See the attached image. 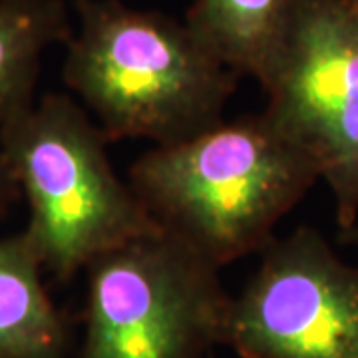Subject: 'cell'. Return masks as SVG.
Instances as JSON below:
<instances>
[{
    "label": "cell",
    "instance_id": "obj_10",
    "mask_svg": "<svg viewBox=\"0 0 358 358\" xmlns=\"http://www.w3.org/2000/svg\"><path fill=\"white\" fill-rule=\"evenodd\" d=\"M14 187H16V181L10 176L8 167L4 164L2 155H0V211L4 209V205L10 203L14 195Z\"/></svg>",
    "mask_w": 358,
    "mask_h": 358
},
{
    "label": "cell",
    "instance_id": "obj_3",
    "mask_svg": "<svg viewBox=\"0 0 358 358\" xmlns=\"http://www.w3.org/2000/svg\"><path fill=\"white\" fill-rule=\"evenodd\" d=\"M106 136L62 94H48L0 126V155L22 187V231L42 267L60 281L103 253L159 227L115 176Z\"/></svg>",
    "mask_w": 358,
    "mask_h": 358
},
{
    "label": "cell",
    "instance_id": "obj_7",
    "mask_svg": "<svg viewBox=\"0 0 358 358\" xmlns=\"http://www.w3.org/2000/svg\"><path fill=\"white\" fill-rule=\"evenodd\" d=\"M24 233L0 239V358H68V334Z\"/></svg>",
    "mask_w": 358,
    "mask_h": 358
},
{
    "label": "cell",
    "instance_id": "obj_1",
    "mask_svg": "<svg viewBox=\"0 0 358 358\" xmlns=\"http://www.w3.org/2000/svg\"><path fill=\"white\" fill-rule=\"evenodd\" d=\"M319 181L310 155L261 112L154 145L128 183L159 231L223 268L261 253Z\"/></svg>",
    "mask_w": 358,
    "mask_h": 358
},
{
    "label": "cell",
    "instance_id": "obj_2",
    "mask_svg": "<svg viewBox=\"0 0 358 358\" xmlns=\"http://www.w3.org/2000/svg\"><path fill=\"white\" fill-rule=\"evenodd\" d=\"M64 82L106 140L167 145L221 124L239 74L217 60L185 20L122 0H72Z\"/></svg>",
    "mask_w": 358,
    "mask_h": 358
},
{
    "label": "cell",
    "instance_id": "obj_9",
    "mask_svg": "<svg viewBox=\"0 0 358 358\" xmlns=\"http://www.w3.org/2000/svg\"><path fill=\"white\" fill-rule=\"evenodd\" d=\"M287 0H193L185 24L217 60L257 78L279 34Z\"/></svg>",
    "mask_w": 358,
    "mask_h": 358
},
{
    "label": "cell",
    "instance_id": "obj_6",
    "mask_svg": "<svg viewBox=\"0 0 358 358\" xmlns=\"http://www.w3.org/2000/svg\"><path fill=\"white\" fill-rule=\"evenodd\" d=\"M223 345L241 358H358V267L310 225L275 237L231 296Z\"/></svg>",
    "mask_w": 358,
    "mask_h": 358
},
{
    "label": "cell",
    "instance_id": "obj_12",
    "mask_svg": "<svg viewBox=\"0 0 358 358\" xmlns=\"http://www.w3.org/2000/svg\"><path fill=\"white\" fill-rule=\"evenodd\" d=\"M345 4L348 6V10L358 18V0H345Z\"/></svg>",
    "mask_w": 358,
    "mask_h": 358
},
{
    "label": "cell",
    "instance_id": "obj_4",
    "mask_svg": "<svg viewBox=\"0 0 358 358\" xmlns=\"http://www.w3.org/2000/svg\"><path fill=\"white\" fill-rule=\"evenodd\" d=\"M84 336L68 358H205L225 341L221 268L164 231L86 267Z\"/></svg>",
    "mask_w": 358,
    "mask_h": 358
},
{
    "label": "cell",
    "instance_id": "obj_8",
    "mask_svg": "<svg viewBox=\"0 0 358 358\" xmlns=\"http://www.w3.org/2000/svg\"><path fill=\"white\" fill-rule=\"evenodd\" d=\"M72 32L66 0H0V126L34 102L44 54Z\"/></svg>",
    "mask_w": 358,
    "mask_h": 358
},
{
    "label": "cell",
    "instance_id": "obj_11",
    "mask_svg": "<svg viewBox=\"0 0 358 358\" xmlns=\"http://www.w3.org/2000/svg\"><path fill=\"white\" fill-rule=\"evenodd\" d=\"M338 241L343 245H348V247H357L358 249V221L348 227L346 231H338Z\"/></svg>",
    "mask_w": 358,
    "mask_h": 358
},
{
    "label": "cell",
    "instance_id": "obj_5",
    "mask_svg": "<svg viewBox=\"0 0 358 358\" xmlns=\"http://www.w3.org/2000/svg\"><path fill=\"white\" fill-rule=\"evenodd\" d=\"M265 114L327 183L338 231L358 221V18L345 0H287L255 78Z\"/></svg>",
    "mask_w": 358,
    "mask_h": 358
}]
</instances>
